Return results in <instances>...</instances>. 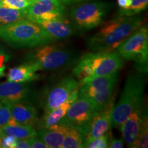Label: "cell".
Masks as SVG:
<instances>
[{"mask_svg":"<svg viewBox=\"0 0 148 148\" xmlns=\"http://www.w3.org/2000/svg\"><path fill=\"white\" fill-rule=\"evenodd\" d=\"M143 23V18L140 16L118 15L101 24L98 32L88 38L86 44L90 49L95 51H114Z\"/></svg>","mask_w":148,"mask_h":148,"instance_id":"cell-1","label":"cell"},{"mask_svg":"<svg viewBox=\"0 0 148 148\" xmlns=\"http://www.w3.org/2000/svg\"><path fill=\"white\" fill-rule=\"evenodd\" d=\"M0 38L18 49L37 47L56 40L40 25L25 18L0 25Z\"/></svg>","mask_w":148,"mask_h":148,"instance_id":"cell-2","label":"cell"},{"mask_svg":"<svg viewBox=\"0 0 148 148\" xmlns=\"http://www.w3.org/2000/svg\"><path fill=\"white\" fill-rule=\"evenodd\" d=\"M123 59L116 51H95L84 54L73 70L79 82L92 77L110 75L118 72Z\"/></svg>","mask_w":148,"mask_h":148,"instance_id":"cell-3","label":"cell"},{"mask_svg":"<svg viewBox=\"0 0 148 148\" xmlns=\"http://www.w3.org/2000/svg\"><path fill=\"white\" fill-rule=\"evenodd\" d=\"M145 75L137 71L127 76L121 97L112 109V126L119 127L127 116L143 103Z\"/></svg>","mask_w":148,"mask_h":148,"instance_id":"cell-4","label":"cell"},{"mask_svg":"<svg viewBox=\"0 0 148 148\" xmlns=\"http://www.w3.org/2000/svg\"><path fill=\"white\" fill-rule=\"evenodd\" d=\"M119 73L92 77L79 82L78 97L89 101L97 112L106 107L113 96Z\"/></svg>","mask_w":148,"mask_h":148,"instance_id":"cell-5","label":"cell"},{"mask_svg":"<svg viewBox=\"0 0 148 148\" xmlns=\"http://www.w3.org/2000/svg\"><path fill=\"white\" fill-rule=\"evenodd\" d=\"M26 59V62L32 64L36 71L70 66L77 60L73 51L49 44L36 47L30 51Z\"/></svg>","mask_w":148,"mask_h":148,"instance_id":"cell-6","label":"cell"},{"mask_svg":"<svg viewBox=\"0 0 148 148\" xmlns=\"http://www.w3.org/2000/svg\"><path fill=\"white\" fill-rule=\"evenodd\" d=\"M123 59L133 60L136 71L147 74L148 64V29L140 26L132 32L116 48Z\"/></svg>","mask_w":148,"mask_h":148,"instance_id":"cell-7","label":"cell"},{"mask_svg":"<svg viewBox=\"0 0 148 148\" xmlns=\"http://www.w3.org/2000/svg\"><path fill=\"white\" fill-rule=\"evenodd\" d=\"M110 9V5L106 2L84 3L72 8L70 16L75 27L86 32L101 25Z\"/></svg>","mask_w":148,"mask_h":148,"instance_id":"cell-8","label":"cell"},{"mask_svg":"<svg viewBox=\"0 0 148 148\" xmlns=\"http://www.w3.org/2000/svg\"><path fill=\"white\" fill-rule=\"evenodd\" d=\"M97 112L89 101L78 97L58 123L77 130L86 138Z\"/></svg>","mask_w":148,"mask_h":148,"instance_id":"cell-9","label":"cell"},{"mask_svg":"<svg viewBox=\"0 0 148 148\" xmlns=\"http://www.w3.org/2000/svg\"><path fill=\"white\" fill-rule=\"evenodd\" d=\"M65 18V7L60 0H37L27 8L25 19L36 23Z\"/></svg>","mask_w":148,"mask_h":148,"instance_id":"cell-10","label":"cell"},{"mask_svg":"<svg viewBox=\"0 0 148 148\" xmlns=\"http://www.w3.org/2000/svg\"><path fill=\"white\" fill-rule=\"evenodd\" d=\"M38 97V92L26 82L6 81L0 83V101L4 103L34 104Z\"/></svg>","mask_w":148,"mask_h":148,"instance_id":"cell-11","label":"cell"},{"mask_svg":"<svg viewBox=\"0 0 148 148\" xmlns=\"http://www.w3.org/2000/svg\"><path fill=\"white\" fill-rule=\"evenodd\" d=\"M79 86V82L73 77H66L52 87L47 88L42 100V108L45 113L60 106L74 91L78 90Z\"/></svg>","mask_w":148,"mask_h":148,"instance_id":"cell-12","label":"cell"},{"mask_svg":"<svg viewBox=\"0 0 148 148\" xmlns=\"http://www.w3.org/2000/svg\"><path fill=\"white\" fill-rule=\"evenodd\" d=\"M148 124L147 111L144 103L132 112L119 126L123 139L128 147H134L143 127Z\"/></svg>","mask_w":148,"mask_h":148,"instance_id":"cell-13","label":"cell"},{"mask_svg":"<svg viewBox=\"0 0 148 148\" xmlns=\"http://www.w3.org/2000/svg\"><path fill=\"white\" fill-rule=\"evenodd\" d=\"M114 97L109 101L106 107L96 113L90 125L89 132L86 138L84 147L95 138L106 134L112 127V112Z\"/></svg>","mask_w":148,"mask_h":148,"instance_id":"cell-14","label":"cell"},{"mask_svg":"<svg viewBox=\"0 0 148 148\" xmlns=\"http://www.w3.org/2000/svg\"><path fill=\"white\" fill-rule=\"evenodd\" d=\"M10 110L11 117L21 124L38 125V113L34 104L28 103H5Z\"/></svg>","mask_w":148,"mask_h":148,"instance_id":"cell-15","label":"cell"},{"mask_svg":"<svg viewBox=\"0 0 148 148\" xmlns=\"http://www.w3.org/2000/svg\"><path fill=\"white\" fill-rule=\"evenodd\" d=\"M78 97V90L74 91L68 97L65 101L61 103L60 106L51 110L50 112L44 113L41 121H38V128H49L58 123L64 116L65 115L66 111L71 106V105Z\"/></svg>","mask_w":148,"mask_h":148,"instance_id":"cell-16","label":"cell"},{"mask_svg":"<svg viewBox=\"0 0 148 148\" xmlns=\"http://www.w3.org/2000/svg\"><path fill=\"white\" fill-rule=\"evenodd\" d=\"M67 129L66 125L57 123L49 128L39 129L37 135L48 148H61Z\"/></svg>","mask_w":148,"mask_h":148,"instance_id":"cell-17","label":"cell"},{"mask_svg":"<svg viewBox=\"0 0 148 148\" xmlns=\"http://www.w3.org/2000/svg\"><path fill=\"white\" fill-rule=\"evenodd\" d=\"M49 33L51 36L56 39H64L73 34V29L66 19L51 20L37 23Z\"/></svg>","mask_w":148,"mask_h":148,"instance_id":"cell-18","label":"cell"},{"mask_svg":"<svg viewBox=\"0 0 148 148\" xmlns=\"http://www.w3.org/2000/svg\"><path fill=\"white\" fill-rule=\"evenodd\" d=\"M0 134L10 135L16 139H23L37 136V132L34 127L18 123L12 117L7 124L0 127Z\"/></svg>","mask_w":148,"mask_h":148,"instance_id":"cell-19","label":"cell"},{"mask_svg":"<svg viewBox=\"0 0 148 148\" xmlns=\"http://www.w3.org/2000/svg\"><path fill=\"white\" fill-rule=\"evenodd\" d=\"M34 66L32 64L25 62L9 70L7 79L8 81L16 82H27L37 80L40 78V75L36 73Z\"/></svg>","mask_w":148,"mask_h":148,"instance_id":"cell-20","label":"cell"},{"mask_svg":"<svg viewBox=\"0 0 148 148\" xmlns=\"http://www.w3.org/2000/svg\"><path fill=\"white\" fill-rule=\"evenodd\" d=\"M86 143V136L77 130L68 127L61 148H82Z\"/></svg>","mask_w":148,"mask_h":148,"instance_id":"cell-21","label":"cell"},{"mask_svg":"<svg viewBox=\"0 0 148 148\" xmlns=\"http://www.w3.org/2000/svg\"><path fill=\"white\" fill-rule=\"evenodd\" d=\"M27 9L16 10L0 5V25L25 19Z\"/></svg>","mask_w":148,"mask_h":148,"instance_id":"cell-22","label":"cell"},{"mask_svg":"<svg viewBox=\"0 0 148 148\" xmlns=\"http://www.w3.org/2000/svg\"><path fill=\"white\" fill-rule=\"evenodd\" d=\"M147 5L148 0H132L130 5L127 9H120L118 15L134 16L147 9Z\"/></svg>","mask_w":148,"mask_h":148,"instance_id":"cell-23","label":"cell"},{"mask_svg":"<svg viewBox=\"0 0 148 148\" xmlns=\"http://www.w3.org/2000/svg\"><path fill=\"white\" fill-rule=\"evenodd\" d=\"M37 0H1L0 5L16 10L27 9Z\"/></svg>","mask_w":148,"mask_h":148,"instance_id":"cell-24","label":"cell"},{"mask_svg":"<svg viewBox=\"0 0 148 148\" xmlns=\"http://www.w3.org/2000/svg\"><path fill=\"white\" fill-rule=\"evenodd\" d=\"M110 133L107 132L106 134L102 135L95 138L90 141L86 147L88 148H107L108 147L109 142L110 140Z\"/></svg>","mask_w":148,"mask_h":148,"instance_id":"cell-25","label":"cell"},{"mask_svg":"<svg viewBox=\"0 0 148 148\" xmlns=\"http://www.w3.org/2000/svg\"><path fill=\"white\" fill-rule=\"evenodd\" d=\"M11 119L10 108L6 103L0 101V127L8 123Z\"/></svg>","mask_w":148,"mask_h":148,"instance_id":"cell-26","label":"cell"},{"mask_svg":"<svg viewBox=\"0 0 148 148\" xmlns=\"http://www.w3.org/2000/svg\"><path fill=\"white\" fill-rule=\"evenodd\" d=\"M18 139L13 136L7 134H1V147L3 148H15Z\"/></svg>","mask_w":148,"mask_h":148,"instance_id":"cell-27","label":"cell"},{"mask_svg":"<svg viewBox=\"0 0 148 148\" xmlns=\"http://www.w3.org/2000/svg\"><path fill=\"white\" fill-rule=\"evenodd\" d=\"M124 147V140L122 138H110L108 147L110 148H123Z\"/></svg>","mask_w":148,"mask_h":148,"instance_id":"cell-28","label":"cell"},{"mask_svg":"<svg viewBox=\"0 0 148 148\" xmlns=\"http://www.w3.org/2000/svg\"><path fill=\"white\" fill-rule=\"evenodd\" d=\"M31 148H48L46 144L39 137L36 136L32 137Z\"/></svg>","mask_w":148,"mask_h":148,"instance_id":"cell-29","label":"cell"},{"mask_svg":"<svg viewBox=\"0 0 148 148\" xmlns=\"http://www.w3.org/2000/svg\"><path fill=\"white\" fill-rule=\"evenodd\" d=\"M31 143H32V137L18 139L15 148H31Z\"/></svg>","mask_w":148,"mask_h":148,"instance_id":"cell-30","label":"cell"},{"mask_svg":"<svg viewBox=\"0 0 148 148\" xmlns=\"http://www.w3.org/2000/svg\"><path fill=\"white\" fill-rule=\"evenodd\" d=\"M132 0H117V3L120 9H127L130 5Z\"/></svg>","mask_w":148,"mask_h":148,"instance_id":"cell-31","label":"cell"},{"mask_svg":"<svg viewBox=\"0 0 148 148\" xmlns=\"http://www.w3.org/2000/svg\"><path fill=\"white\" fill-rule=\"evenodd\" d=\"M64 4L66 5H71V4H73V3H80L82 2V1H88V0H60Z\"/></svg>","mask_w":148,"mask_h":148,"instance_id":"cell-32","label":"cell"},{"mask_svg":"<svg viewBox=\"0 0 148 148\" xmlns=\"http://www.w3.org/2000/svg\"><path fill=\"white\" fill-rule=\"evenodd\" d=\"M7 60V56L5 54H0V67L3 66V63Z\"/></svg>","mask_w":148,"mask_h":148,"instance_id":"cell-33","label":"cell"},{"mask_svg":"<svg viewBox=\"0 0 148 148\" xmlns=\"http://www.w3.org/2000/svg\"><path fill=\"white\" fill-rule=\"evenodd\" d=\"M5 69V66L4 65H3L2 66H1V67H0V78L4 75Z\"/></svg>","mask_w":148,"mask_h":148,"instance_id":"cell-34","label":"cell"},{"mask_svg":"<svg viewBox=\"0 0 148 148\" xmlns=\"http://www.w3.org/2000/svg\"><path fill=\"white\" fill-rule=\"evenodd\" d=\"M0 54H5V49L0 45Z\"/></svg>","mask_w":148,"mask_h":148,"instance_id":"cell-35","label":"cell"},{"mask_svg":"<svg viewBox=\"0 0 148 148\" xmlns=\"http://www.w3.org/2000/svg\"><path fill=\"white\" fill-rule=\"evenodd\" d=\"M1 134H0V147H1Z\"/></svg>","mask_w":148,"mask_h":148,"instance_id":"cell-36","label":"cell"},{"mask_svg":"<svg viewBox=\"0 0 148 148\" xmlns=\"http://www.w3.org/2000/svg\"><path fill=\"white\" fill-rule=\"evenodd\" d=\"M1 0H0V4H1Z\"/></svg>","mask_w":148,"mask_h":148,"instance_id":"cell-37","label":"cell"}]
</instances>
